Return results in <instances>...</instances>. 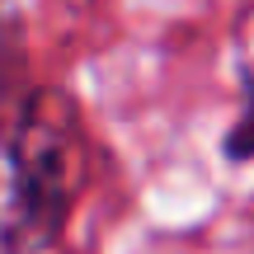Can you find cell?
<instances>
[{"mask_svg": "<svg viewBox=\"0 0 254 254\" xmlns=\"http://www.w3.org/2000/svg\"><path fill=\"white\" fill-rule=\"evenodd\" d=\"M226 155H231V160H245V155H254V99H250V113L236 123V132L226 136Z\"/></svg>", "mask_w": 254, "mask_h": 254, "instance_id": "obj_2", "label": "cell"}, {"mask_svg": "<svg viewBox=\"0 0 254 254\" xmlns=\"http://www.w3.org/2000/svg\"><path fill=\"white\" fill-rule=\"evenodd\" d=\"M80 189V123L66 94L28 99L14 132V221L24 240H52Z\"/></svg>", "mask_w": 254, "mask_h": 254, "instance_id": "obj_1", "label": "cell"}]
</instances>
